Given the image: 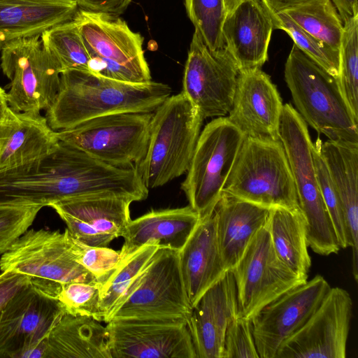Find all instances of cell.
I'll use <instances>...</instances> for the list:
<instances>
[{
    "instance_id": "obj_1",
    "label": "cell",
    "mask_w": 358,
    "mask_h": 358,
    "mask_svg": "<svg viewBox=\"0 0 358 358\" xmlns=\"http://www.w3.org/2000/svg\"><path fill=\"white\" fill-rule=\"evenodd\" d=\"M166 84L150 80L131 83L83 71L60 74L58 92L45 117L54 131L119 113H152L171 94Z\"/></svg>"
},
{
    "instance_id": "obj_2",
    "label": "cell",
    "mask_w": 358,
    "mask_h": 358,
    "mask_svg": "<svg viewBox=\"0 0 358 358\" xmlns=\"http://www.w3.org/2000/svg\"><path fill=\"white\" fill-rule=\"evenodd\" d=\"M285 79L296 111L305 122L333 141L358 143V120L338 78L295 44L285 65Z\"/></svg>"
},
{
    "instance_id": "obj_3",
    "label": "cell",
    "mask_w": 358,
    "mask_h": 358,
    "mask_svg": "<svg viewBox=\"0 0 358 358\" xmlns=\"http://www.w3.org/2000/svg\"><path fill=\"white\" fill-rule=\"evenodd\" d=\"M203 119L182 92L154 112L146 153L136 164L145 186H163L187 173Z\"/></svg>"
},
{
    "instance_id": "obj_4",
    "label": "cell",
    "mask_w": 358,
    "mask_h": 358,
    "mask_svg": "<svg viewBox=\"0 0 358 358\" xmlns=\"http://www.w3.org/2000/svg\"><path fill=\"white\" fill-rule=\"evenodd\" d=\"M278 134L290 166L299 206L306 220L308 246L323 256L337 253L341 247L320 189L313 143L307 124L289 103L283 105Z\"/></svg>"
},
{
    "instance_id": "obj_5",
    "label": "cell",
    "mask_w": 358,
    "mask_h": 358,
    "mask_svg": "<svg viewBox=\"0 0 358 358\" xmlns=\"http://www.w3.org/2000/svg\"><path fill=\"white\" fill-rule=\"evenodd\" d=\"M0 270L26 275L30 286L55 299L67 283L99 284L76 260L67 229L64 232L27 230L1 255Z\"/></svg>"
},
{
    "instance_id": "obj_6",
    "label": "cell",
    "mask_w": 358,
    "mask_h": 358,
    "mask_svg": "<svg viewBox=\"0 0 358 358\" xmlns=\"http://www.w3.org/2000/svg\"><path fill=\"white\" fill-rule=\"evenodd\" d=\"M222 192L270 209L300 210L280 140L245 138Z\"/></svg>"
},
{
    "instance_id": "obj_7",
    "label": "cell",
    "mask_w": 358,
    "mask_h": 358,
    "mask_svg": "<svg viewBox=\"0 0 358 358\" xmlns=\"http://www.w3.org/2000/svg\"><path fill=\"white\" fill-rule=\"evenodd\" d=\"M73 20L89 54V73L131 83L151 80L143 38L119 16L78 8Z\"/></svg>"
},
{
    "instance_id": "obj_8",
    "label": "cell",
    "mask_w": 358,
    "mask_h": 358,
    "mask_svg": "<svg viewBox=\"0 0 358 358\" xmlns=\"http://www.w3.org/2000/svg\"><path fill=\"white\" fill-rule=\"evenodd\" d=\"M245 138L227 117L211 120L200 132L181 184L199 220L213 213Z\"/></svg>"
},
{
    "instance_id": "obj_9",
    "label": "cell",
    "mask_w": 358,
    "mask_h": 358,
    "mask_svg": "<svg viewBox=\"0 0 358 358\" xmlns=\"http://www.w3.org/2000/svg\"><path fill=\"white\" fill-rule=\"evenodd\" d=\"M152 115L153 112L113 113L56 134L60 141L108 164L129 167L146 153Z\"/></svg>"
},
{
    "instance_id": "obj_10",
    "label": "cell",
    "mask_w": 358,
    "mask_h": 358,
    "mask_svg": "<svg viewBox=\"0 0 358 358\" xmlns=\"http://www.w3.org/2000/svg\"><path fill=\"white\" fill-rule=\"evenodd\" d=\"M39 38L18 39L1 50V69L10 80L7 100L16 112L46 110L58 92L60 69Z\"/></svg>"
},
{
    "instance_id": "obj_11",
    "label": "cell",
    "mask_w": 358,
    "mask_h": 358,
    "mask_svg": "<svg viewBox=\"0 0 358 358\" xmlns=\"http://www.w3.org/2000/svg\"><path fill=\"white\" fill-rule=\"evenodd\" d=\"M64 314L57 299L21 289L0 309V358H47L48 337Z\"/></svg>"
},
{
    "instance_id": "obj_12",
    "label": "cell",
    "mask_w": 358,
    "mask_h": 358,
    "mask_svg": "<svg viewBox=\"0 0 358 358\" xmlns=\"http://www.w3.org/2000/svg\"><path fill=\"white\" fill-rule=\"evenodd\" d=\"M230 271L236 286L238 315L249 320L264 306L307 280L278 258L266 224L255 234L241 259Z\"/></svg>"
},
{
    "instance_id": "obj_13",
    "label": "cell",
    "mask_w": 358,
    "mask_h": 358,
    "mask_svg": "<svg viewBox=\"0 0 358 358\" xmlns=\"http://www.w3.org/2000/svg\"><path fill=\"white\" fill-rule=\"evenodd\" d=\"M180 265L179 250L159 248L128 297L113 313L114 319L187 320L191 313Z\"/></svg>"
},
{
    "instance_id": "obj_14",
    "label": "cell",
    "mask_w": 358,
    "mask_h": 358,
    "mask_svg": "<svg viewBox=\"0 0 358 358\" xmlns=\"http://www.w3.org/2000/svg\"><path fill=\"white\" fill-rule=\"evenodd\" d=\"M240 73L226 47L211 50L194 30L182 80V92L203 119L224 117L231 110Z\"/></svg>"
},
{
    "instance_id": "obj_15",
    "label": "cell",
    "mask_w": 358,
    "mask_h": 358,
    "mask_svg": "<svg viewBox=\"0 0 358 358\" xmlns=\"http://www.w3.org/2000/svg\"><path fill=\"white\" fill-rule=\"evenodd\" d=\"M353 303L331 287L305 323L279 346L274 358H345Z\"/></svg>"
},
{
    "instance_id": "obj_16",
    "label": "cell",
    "mask_w": 358,
    "mask_h": 358,
    "mask_svg": "<svg viewBox=\"0 0 358 358\" xmlns=\"http://www.w3.org/2000/svg\"><path fill=\"white\" fill-rule=\"evenodd\" d=\"M187 320L114 319L106 326L111 358H196Z\"/></svg>"
},
{
    "instance_id": "obj_17",
    "label": "cell",
    "mask_w": 358,
    "mask_h": 358,
    "mask_svg": "<svg viewBox=\"0 0 358 358\" xmlns=\"http://www.w3.org/2000/svg\"><path fill=\"white\" fill-rule=\"evenodd\" d=\"M331 288L316 275L262 308L251 319L252 331L259 358H274L280 344L302 326Z\"/></svg>"
},
{
    "instance_id": "obj_18",
    "label": "cell",
    "mask_w": 358,
    "mask_h": 358,
    "mask_svg": "<svg viewBox=\"0 0 358 358\" xmlns=\"http://www.w3.org/2000/svg\"><path fill=\"white\" fill-rule=\"evenodd\" d=\"M132 202L129 197L108 194L67 199L50 207L73 238L90 246L106 247L122 236L131 220Z\"/></svg>"
},
{
    "instance_id": "obj_19",
    "label": "cell",
    "mask_w": 358,
    "mask_h": 358,
    "mask_svg": "<svg viewBox=\"0 0 358 358\" xmlns=\"http://www.w3.org/2000/svg\"><path fill=\"white\" fill-rule=\"evenodd\" d=\"M283 104L270 77L261 69L240 71L227 119L245 138L279 141Z\"/></svg>"
},
{
    "instance_id": "obj_20",
    "label": "cell",
    "mask_w": 358,
    "mask_h": 358,
    "mask_svg": "<svg viewBox=\"0 0 358 358\" xmlns=\"http://www.w3.org/2000/svg\"><path fill=\"white\" fill-rule=\"evenodd\" d=\"M238 315L236 282L227 271L201 296L187 318L196 358H223L226 330Z\"/></svg>"
},
{
    "instance_id": "obj_21",
    "label": "cell",
    "mask_w": 358,
    "mask_h": 358,
    "mask_svg": "<svg viewBox=\"0 0 358 358\" xmlns=\"http://www.w3.org/2000/svg\"><path fill=\"white\" fill-rule=\"evenodd\" d=\"M273 29L271 11L264 0H243L226 15L222 38L240 71L262 68L268 59Z\"/></svg>"
},
{
    "instance_id": "obj_22",
    "label": "cell",
    "mask_w": 358,
    "mask_h": 358,
    "mask_svg": "<svg viewBox=\"0 0 358 358\" xmlns=\"http://www.w3.org/2000/svg\"><path fill=\"white\" fill-rule=\"evenodd\" d=\"M270 210L222 192L213 213L218 248L226 271L236 265L251 239L267 223Z\"/></svg>"
},
{
    "instance_id": "obj_23",
    "label": "cell",
    "mask_w": 358,
    "mask_h": 358,
    "mask_svg": "<svg viewBox=\"0 0 358 358\" xmlns=\"http://www.w3.org/2000/svg\"><path fill=\"white\" fill-rule=\"evenodd\" d=\"M181 273L192 308L227 271L218 248L214 213L199 220L179 251Z\"/></svg>"
},
{
    "instance_id": "obj_24",
    "label": "cell",
    "mask_w": 358,
    "mask_h": 358,
    "mask_svg": "<svg viewBox=\"0 0 358 358\" xmlns=\"http://www.w3.org/2000/svg\"><path fill=\"white\" fill-rule=\"evenodd\" d=\"M322 156L340 199L352 251V274L358 279V143L317 138Z\"/></svg>"
},
{
    "instance_id": "obj_25",
    "label": "cell",
    "mask_w": 358,
    "mask_h": 358,
    "mask_svg": "<svg viewBox=\"0 0 358 358\" xmlns=\"http://www.w3.org/2000/svg\"><path fill=\"white\" fill-rule=\"evenodd\" d=\"M199 221L197 213L189 205L153 210L131 220L122 236L124 241L120 251L122 260L150 242L180 251Z\"/></svg>"
},
{
    "instance_id": "obj_26",
    "label": "cell",
    "mask_w": 358,
    "mask_h": 358,
    "mask_svg": "<svg viewBox=\"0 0 358 358\" xmlns=\"http://www.w3.org/2000/svg\"><path fill=\"white\" fill-rule=\"evenodd\" d=\"M78 8L75 0H0V51L73 20Z\"/></svg>"
},
{
    "instance_id": "obj_27",
    "label": "cell",
    "mask_w": 358,
    "mask_h": 358,
    "mask_svg": "<svg viewBox=\"0 0 358 358\" xmlns=\"http://www.w3.org/2000/svg\"><path fill=\"white\" fill-rule=\"evenodd\" d=\"M47 358H111L106 327L64 313L48 337Z\"/></svg>"
},
{
    "instance_id": "obj_28",
    "label": "cell",
    "mask_w": 358,
    "mask_h": 358,
    "mask_svg": "<svg viewBox=\"0 0 358 358\" xmlns=\"http://www.w3.org/2000/svg\"><path fill=\"white\" fill-rule=\"evenodd\" d=\"M56 131L41 113L17 112V122L0 152V169L41 159L58 145Z\"/></svg>"
},
{
    "instance_id": "obj_29",
    "label": "cell",
    "mask_w": 358,
    "mask_h": 358,
    "mask_svg": "<svg viewBox=\"0 0 358 358\" xmlns=\"http://www.w3.org/2000/svg\"><path fill=\"white\" fill-rule=\"evenodd\" d=\"M266 224L278 258L294 273L307 280L311 261L306 220L301 210L271 208Z\"/></svg>"
},
{
    "instance_id": "obj_30",
    "label": "cell",
    "mask_w": 358,
    "mask_h": 358,
    "mask_svg": "<svg viewBox=\"0 0 358 358\" xmlns=\"http://www.w3.org/2000/svg\"><path fill=\"white\" fill-rule=\"evenodd\" d=\"M159 248L153 242L144 245L123 259L110 278L101 286V322L107 323L115 309L128 297Z\"/></svg>"
},
{
    "instance_id": "obj_31",
    "label": "cell",
    "mask_w": 358,
    "mask_h": 358,
    "mask_svg": "<svg viewBox=\"0 0 358 358\" xmlns=\"http://www.w3.org/2000/svg\"><path fill=\"white\" fill-rule=\"evenodd\" d=\"M303 31L339 50L343 23L331 0H308L280 10Z\"/></svg>"
},
{
    "instance_id": "obj_32",
    "label": "cell",
    "mask_w": 358,
    "mask_h": 358,
    "mask_svg": "<svg viewBox=\"0 0 358 358\" xmlns=\"http://www.w3.org/2000/svg\"><path fill=\"white\" fill-rule=\"evenodd\" d=\"M41 36L61 73L69 70L89 72L90 58L73 19L46 30Z\"/></svg>"
},
{
    "instance_id": "obj_33",
    "label": "cell",
    "mask_w": 358,
    "mask_h": 358,
    "mask_svg": "<svg viewBox=\"0 0 358 358\" xmlns=\"http://www.w3.org/2000/svg\"><path fill=\"white\" fill-rule=\"evenodd\" d=\"M339 55V87L358 120V15L343 23Z\"/></svg>"
},
{
    "instance_id": "obj_34",
    "label": "cell",
    "mask_w": 358,
    "mask_h": 358,
    "mask_svg": "<svg viewBox=\"0 0 358 358\" xmlns=\"http://www.w3.org/2000/svg\"><path fill=\"white\" fill-rule=\"evenodd\" d=\"M268 8L274 29H282L287 32L299 49L331 75L338 78L340 63L339 50H334L303 31L284 13L275 11L269 6Z\"/></svg>"
},
{
    "instance_id": "obj_35",
    "label": "cell",
    "mask_w": 358,
    "mask_h": 358,
    "mask_svg": "<svg viewBox=\"0 0 358 358\" xmlns=\"http://www.w3.org/2000/svg\"><path fill=\"white\" fill-rule=\"evenodd\" d=\"M188 17L211 50L225 47L222 27L226 16L224 0H185Z\"/></svg>"
},
{
    "instance_id": "obj_36",
    "label": "cell",
    "mask_w": 358,
    "mask_h": 358,
    "mask_svg": "<svg viewBox=\"0 0 358 358\" xmlns=\"http://www.w3.org/2000/svg\"><path fill=\"white\" fill-rule=\"evenodd\" d=\"M100 294V284L71 282L62 287L56 299L64 313L87 316L101 322Z\"/></svg>"
},
{
    "instance_id": "obj_37",
    "label": "cell",
    "mask_w": 358,
    "mask_h": 358,
    "mask_svg": "<svg viewBox=\"0 0 358 358\" xmlns=\"http://www.w3.org/2000/svg\"><path fill=\"white\" fill-rule=\"evenodd\" d=\"M71 243L76 260L92 274L101 285L110 278L122 261L120 252L107 247L87 245L71 235Z\"/></svg>"
},
{
    "instance_id": "obj_38",
    "label": "cell",
    "mask_w": 358,
    "mask_h": 358,
    "mask_svg": "<svg viewBox=\"0 0 358 358\" xmlns=\"http://www.w3.org/2000/svg\"><path fill=\"white\" fill-rule=\"evenodd\" d=\"M313 161L321 194L330 215L341 248L350 247L349 236L341 203L326 164L313 144Z\"/></svg>"
},
{
    "instance_id": "obj_39",
    "label": "cell",
    "mask_w": 358,
    "mask_h": 358,
    "mask_svg": "<svg viewBox=\"0 0 358 358\" xmlns=\"http://www.w3.org/2000/svg\"><path fill=\"white\" fill-rule=\"evenodd\" d=\"M43 207L0 206V254L6 252L34 222Z\"/></svg>"
},
{
    "instance_id": "obj_40",
    "label": "cell",
    "mask_w": 358,
    "mask_h": 358,
    "mask_svg": "<svg viewBox=\"0 0 358 358\" xmlns=\"http://www.w3.org/2000/svg\"><path fill=\"white\" fill-rule=\"evenodd\" d=\"M223 358H259L250 320L238 315L230 322L224 339Z\"/></svg>"
},
{
    "instance_id": "obj_41",
    "label": "cell",
    "mask_w": 358,
    "mask_h": 358,
    "mask_svg": "<svg viewBox=\"0 0 358 358\" xmlns=\"http://www.w3.org/2000/svg\"><path fill=\"white\" fill-rule=\"evenodd\" d=\"M80 8L120 16L132 0H75Z\"/></svg>"
},
{
    "instance_id": "obj_42",
    "label": "cell",
    "mask_w": 358,
    "mask_h": 358,
    "mask_svg": "<svg viewBox=\"0 0 358 358\" xmlns=\"http://www.w3.org/2000/svg\"><path fill=\"white\" fill-rule=\"evenodd\" d=\"M29 285L24 275L12 272L0 274V309L18 291Z\"/></svg>"
},
{
    "instance_id": "obj_43",
    "label": "cell",
    "mask_w": 358,
    "mask_h": 358,
    "mask_svg": "<svg viewBox=\"0 0 358 358\" xmlns=\"http://www.w3.org/2000/svg\"><path fill=\"white\" fill-rule=\"evenodd\" d=\"M336 7L342 22L358 15L357 0H331Z\"/></svg>"
},
{
    "instance_id": "obj_44",
    "label": "cell",
    "mask_w": 358,
    "mask_h": 358,
    "mask_svg": "<svg viewBox=\"0 0 358 358\" xmlns=\"http://www.w3.org/2000/svg\"><path fill=\"white\" fill-rule=\"evenodd\" d=\"M17 122V112L12 110L9 117L4 122L0 124V152Z\"/></svg>"
},
{
    "instance_id": "obj_45",
    "label": "cell",
    "mask_w": 358,
    "mask_h": 358,
    "mask_svg": "<svg viewBox=\"0 0 358 358\" xmlns=\"http://www.w3.org/2000/svg\"><path fill=\"white\" fill-rule=\"evenodd\" d=\"M11 110L8 103L7 94L0 87V124L4 122L9 117Z\"/></svg>"
},
{
    "instance_id": "obj_46",
    "label": "cell",
    "mask_w": 358,
    "mask_h": 358,
    "mask_svg": "<svg viewBox=\"0 0 358 358\" xmlns=\"http://www.w3.org/2000/svg\"><path fill=\"white\" fill-rule=\"evenodd\" d=\"M274 10H280L285 8L298 4L308 0H264Z\"/></svg>"
},
{
    "instance_id": "obj_47",
    "label": "cell",
    "mask_w": 358,
    "mask_h": 358,
    "mask_svg": "<svg viewBox=\"0 0 358 358\" xmlns=\"http://www.w3.org/2000/svg\"><path fill=\"white\" fill-rule=\"evenodd\" d=\"M243 0H224L226 15L233 10Z\"/></svg>"
}]
</instances>
